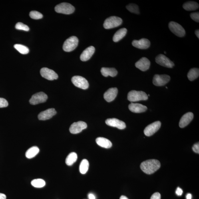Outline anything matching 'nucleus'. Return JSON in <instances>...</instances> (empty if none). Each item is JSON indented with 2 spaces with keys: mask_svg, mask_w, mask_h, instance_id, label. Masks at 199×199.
<instances>
[{
  "mask_svg": "<svg viewBox=\"0 0 199 199\" xmlns=\"http://www.w3.org/2000/svg\"><path fill=\"white\" fill-rule=\"evenodd\" d=\"M160 167L159 161L156 159L147 160L142 163L140 168L143 172L148 174H153Z\"/></svg>",
  "mask_w": 199,
  "mask_h": 199,
  "instance_id": "f257e3e1",
  "label": "nucleus"
},
{
  "mask_svg": "<svg viewBox=\"0 0 199 199\" xmlns=\"http://www.w3.org/2000/svg\"><path fill=\"white\" fill-rule=\"evenodd\" d=\"M127 98L129 101L136 102L140 100H147L148 99V96L144 92L132 90L129 92Z\"/></svg>",
  "mask_w": 199,
  "mask_h": 199,
  "instance_id": "f03ea898",
  "label": "nucleus"
},
{
  "mask_svg": "<svg viewBox=\"0 0 199 199\" xmlns=\"http://www.w3.org/2000/svg\"><path fill=\"white\" fill-rule=\"evenodd\" d=\"M122 22L121 18L115 16H112L105 20L103 26L105 29H109L119 26L121 25Z\"/></svg>",
  "mask_w": 199,
  "mask_h": 199,
  "instance_id": "7ed1b4c3",
  "label": "nucleus"
},
{
  "mask_svg": "<svg viewBox=\"0 0 199 199\" xmlns=\"http://www.w3.org/2000/svg\"><path fill=\"white\" fill-rule=\"evenodd\" d=\"M79 40L76 36H72L64 42L63 49L64 51L69 52L73 51L78 45Z\"/></svg>",
  "mask_w": 199,
  "mask_h": 199,
  "instance_id": "20e7f679",
  "label": "nucleus"
},
{
  "mask_svg": "<svg viewBox=\"0 0 199 199\" xmlns=\"http://www.w3.org/2000/svg\"><path fill=\"white\" fill-rule=\"evenodd\" d=\"M55 10L57 13L70 15L74 12L75 8L71 4L62 3L56 6Z\"/></svg>",
  "mask_w": 199,
  "mask_h": 199,
  "instance_id": "39448f33",
  "label": "nucleus"
},
{
  "mask_svg": "<svg viewBox=\"0 0 199 199\" xmlns=\"http://www.w3.org/2000/svg\"><path fill=\"white\" fill-rule=\"evenodd\" d=\"M168 27L172 33L179 37H183L185 35L186 31L182 26L176 22L171 21Z\"/></svg>",
  "mask_w": 199,
  "mask_h": 199,
  "instance_id": "423d86ee",
  "label": "nucleus"
},
{
  "mask_svg": "<svg viewBox=\"0 0 199 199\" xmlns=\"http://www.w3.org/2000/svg\"><path fill=\"white\" fill-rule=\"evenodd\" d=\"M72 82L74 85L83 89H86L89 86L88 80L85 78L79 76H73L72 78Z\"/></svg>",
  "mask_w": 199,
  "mask_h": 199,
  "instance_id": "0eeeda50",
  "label": "nucleus"
},
{
  "mask_svg": "<svg viewBox=\"0 0 199 199\" xmlns=\"http://www.w3.org/2000/svg\"><path fill=\"white\" fill-rule=\"evenodd\" d=\"M48 98L47 94L43 92H40L32 96L29 100L30 104L32 105H36L45 102Z\"/></svg>",
  "mask_w": 199,
  "mask_h": 199,
  "instance_id": "6e6552de",
  "label": "nucleus"
},
{
  "mask_svg": "<svg viewBox=\"0 0 199 199\" xmlns=\"http://www.w3.org/2000/svg\"><path fill=\"white\" fill-rule=\"evenodd\" d=\"M161 123L159 121H156L147 126L144 130V133L146 136H150L155 133L159 129Z\"/></svg>",
  "mask_w": 199,
  "mask_h": 199,
  "instance_id": "1a4fd4ad",
  "label": "nucleus"
},
{
  "mask_svg": "<svg viewBox=\"0 0 199 199\" xmlns=\"http://www.w3.org/2000/svg\"><path fill=\"white\" fill-rule=\"evenodd\" d=\"M156 62L159 65L168 68H172L174 64L172 61L163 54H159L155 58Z\"/></svg>",
  "mask_w": 199,
  "mask_h": 199,
  "instance_id": "9d476101",
  "label": "nucleus"
},
{
  "mask_svg": "<svg viewBox=\"0 0 199 199\" xmlns=\"http://www.w3.org/2000/svg\"><path fill=\"white\" fill-rule=\"evenodd\" d=\"M170 80V76L168 75H155L153 78V83L156 86H162L168 83Z\"/></svg>",
  "mask_w": 199,
  "mask_h": 199,
  "instance_id": "9b49d317",
  "label": "nucleus"
},
{
  "mask_svg": "<svg viewBox=\"0 0 199 199\" xmlns=\"http://www.w3.org/2000/svg\"><path fill=\"white\" fill-rule=\"evenodd\" d=\"M40 74L42 77L50 80L57 79L58 77L55 72L47 68H42L40 70Z\"/></svg>",
  "mask_w": 199,
  "mask_h": 199,
  "instance_id": "f8f14e48",
  "label": "nucleus"
},
{
  "mask_svg": "<svg viewBox=\"0 0 199 199\" xmlns=\"http://www.w3.org/2000/svg\"><path fill=\"white\" fill-rule=\"evenodd\" d=\"M87 127V125L86 122L80 121L74 122L69 128V131L72 134H77L85 129Z\"/></svg>",
  "mask_w": 199,
  "mask_h": 199,
  "instance_id": "ddd939ff",
  "label": "nucleus"
},
{
  "mask_svg": "<svg viewBox=\"0 0 199 199\" xmlns=\"http://www.w3.org/2000/svg\"><path fill=\"white\" fill-rule=\"evenodd\" d=\"M106 123L108 126L116 127L120 130L124 129L126 127V124L124 122L115 118L107 120Z\"/></svg>",
  "mask_w": 199,
  "mask_h": 199,
  "instance_id": "4468645a",
  "label": "nucleus"
},
{
  "mask_svg": "<svg viewBox=\"0 0 199 199\" xmlns=\"http://www.w3.org/2000/svg\"><path fill=\"white\" fill-rule=\"evenodd\" d=\"M134 47L140 49H146L150 47V43L146 39H142L139 40H134L132 42Z\"/></svg>",
  "mask_w": 199,
  "mask_h": 199,
  "instance_id": "2eb2a0df",
  "label": "nucleus"
},
{
  "mask_svg": "<svg viewBox=\"0 0 199 199\" xmlns=\"http://www.w3.org/2000/svg\"><path fill=\"white\" fill-rule=\"evenodd\" d=\"M150 62L146 57H142L136 62L135 66L142 71H145L149 69Z\"/></svg>",
  "mask_w": 199,
  "mask_h": 199,
  "instance_id": "dca6fc26",
  "label": "nucleus"
},
{
  "mask_svg": "<svg viewBox=\"0 0 199 199\" xmlns=\"http://www.w3.org/2000/svg\"><path fill=\"white\" fill-rule=\"evenodd\" d=\"M57 113L54 108H49L42 111L38 115V118L40 120H46L50 119Z\"/></svg>",
  "mask_w": 199,
  "mask_h": 199,
  "instance_id": "f3484780",
  "label": "nucleus"
},
{
  "mask_svg": "<svg viewBox=\"0 0 199 199\" xmlns=\"http://www.w3.org/2000/svg\"><path fill=\"white\" fill-rule=\"evenodd\" d=\"M118 92V89L116 88H109L104 94V99L108 102L113 101L117 96Z\"/></svg>",
  "mask_w": 199,
  "mask_h": 199,
  "instance_id": "a211bd4d",
  "label": "nucleus"
},
{
  "mask_svg": "<svg viewBox=\"0 0 199 199\" xmlns=\"http://www.w3.org/2000/svg\"><path fill=\"white\" fill-rule=\"evenodd\" d=\"M194 117V114L192 112H188L184 114L180 120L179 126L183 128L190 123Z\"/></svg>",
  "mask_w": 199,
  "mask_h": 199,
  "instance_id": "6ab92c4d",
  "label": "nucleus"
},
{
  "mask_svg": "<svg viewBox=\"0 0 199 199\" xmlns=\"http://www.w3.org/2000/svg\"><path fill=\"white\" fill-rule=\"evenodd\" d=\"M95 48L90 46L83 52L80 56V59L82 61H86L90 59L95 52Z\"/></svg>",
  "mask_w": 199,
  "mask_h": 199,
  "instance_id": "aec40b11",
  "label": "nucleus"
},
{
  "mask_svg": "<svg viewBox=\"0 0 199 199\" xmlns=\"http://www.w3.org/2000/svg\"><path fill=\"white\" fill-rule=\"evenodd\" d=\"M128 107L130 111L134 113H141L147 110V107L139 103H131L129 104Z\"/></svg>",
  "mask_w": 199,
  "mask_h": 199,
  "instance_id": "412c9836",
  "label": "nucleus"
},
{
  "mask_svg": "<svg viewBox=\"0 0 199 199\" xmlns=\"http://www.w3.org/2000/svg\"><path fill=\"white\" fill-rule=\"evenodd\" d=\"M96 142L98 145L106 149L111 147L112 144L110 140L103 137H98L96 139Z\"/></svg>",
  "mask_w": 199,
  "mask_h": 199,
  "instance_id": "4be33fe9",
  "label": "nucleus"
},
{
  "mask_svg": "<svg viewBox=\"0 0 199 199\" xmlns=\"http://www.w3.org/2000/svg\"><path fill=\"white\" fill-rule=\"evenodd\" d=\"M102 75L105 77L111 76L114 77L117 75L118 72L115 68H102L101 70Z\"/></svg>",
  "mask_w": 199,
  "mask_h": 199,
  "instance_id": "5701e85b",
  "label": "nucleus"
},
{
  "mask_svg": "<svg viewBox=\"0 0 199 199\" xmlns=\"http://www.w3.org/2000/svg\"><path fill=\"white\" fill-rule=\"evenodd\" d=\"M127 30L126 28H122L118 30L114 34L113 37V40L114 42H117L120 41L125 36L127 33Z\"/></svg>",
  "mask_w": 199,
  "mask_h": 199,
  "instance_id": "b1692460",
  "label": "nucleus"
},
{
  "mask_svg": "<svg viewBox=\"0 0 199 199\" xmlns=\"http://www.w3.org/2000/svg\"><path fill=\"white\" fill-rule=\"evenodd\" d=\"M199 4L196 2H186L183 5V8L187 11H193L199 8Z\"/></svg>",
  "mask_w": 199,
  "mask_h": 199,
  "instance_id": "393cba45",
  "label": "nucleus"
},
{
  "mask_svg": "<svg viewBox=\"0 0 199 199\" xmlns=\"http://www.w3.org/2000/svg\"><path fill=\"white\" fill-rule=\"evenodd\" d=\"M39 149L37 146L32 147L26 152V156L28 159L33 158L39 154Z\"/></svg>",
  "mask_w": 199,
  "mask_h": 199,
  "instance_id": "a878e982",
  "label": "nucleus"
},
{
  "mask_svg": "<svg viewBox=\"0 0 199 199\" xmlns=\"http://www.w3.org/2000/svg\"><path fill=\"white\" fill-rule=\"evenodd\" d=\"M78 159L77 154L75 152H72L69 154L66 157L65 163L68 166H72L76 161Z\"/></svg>",
  "mask_w": 199,
  "mask_h": 199,
  "instance_id": "bb28decb",
  "label": "nucleus"
},
{
  "mask_svg": "<svg viewBox=\"0 0 199 199\" xmlns=\"http://www.w3.org/2000/svg\"><path fill=\"white\" fill-rule=\"evenodd\" d=\"M199 70L198 68H194L191 69L189 71L187 77L190 81H193L199 77Z\"/></svg>",
  "mask_w": 199,
  "mask_h": 199,
  "instance_id": "cd10ccee",
  "label": "nucleus"
},
{
  "mask_svg": "<svg viewBox=\"0 0 199 199\" xmlns=\"http://www.w3.org/2000/svg\"><path fill=\"white\" fill-rule=\"evenodd\" d=\"M89 162L86 159L82 161L79 166V171L82 174H85L87 172L89 168Z\"/></svg>",
  "mask_w": 199,
  "mask_h": 199,
  "instance_id": "c85d7f7f",
  "label": "nucleus"
},
{
  "mask_svg": "<svg viewBox=\"0 0 199 199\" xmlns=\"http://www.w3.org/2000/svg\"><path fill=\"white\" fill-rule=\"evenodd\" d=\"M14 47L21 54H27L29 53V49L25 45L20 44H17L14 45Z\"/></svg>",
  "mask_w": 199,
  "mask_h": 199,
  "instance_id": "c756f323",
  "label": "nucleus"
},
{
  "mask_svg": "<svg viewBox=\"0 0 199 199\" xmlns=\"http://www.w3.org/2000/svg\"><path fill=\"white\" fill-rule=\"evenodd\" d=\"M31 184L35 187L42 188L45 186V182L41 179H36L32 181Z\"/></svg>",
  "mask_w": 199,
  "mask_h": 199,
  "instance_id": "7c9ffc66",
  "label": "nucleus"
},
{
  "mask_svg": "<svg viewBox=\"0 0 199 199\" xmlns=\"http://www.w3.org/2000/svg\"><path fill=\"white\" fill-rule=\"evenodd\" d=\"M126 8L130 12L136 14H139V9L137 5L135 4H130L126 6Z\"/></svg>",
  "mask_w": 199,
  "mask_h": 199,
  "instance_id": "2f4dec72",
  "label": "nucleus"
},
{
  "mask_svg": "<svg viewBox=\"0 0 199 199\" xmlns=\"http://www.w3.org/2000/svg\"><path fill=\"white\" fill-rule=\"evenodd\" d=\"M30 17L34 19H42L43 15L41 13L36 11H32L30 13Z\"/></svg>",
  "mask_w": 199,
  "mask_h": 199,
  "instance_id": "473e14b6",
  "label": "nucleus"
},
{
  "mask_svg": "<svg viewBox=\"0 0 199 199\" xmlns=\"http://www.w3.org/2000/svg\"><path fill=\"white\" fill-rule=\"evenodd\" d=\"M16 29L17 30H22L25 31H29V28L26 25H25L21 22H18L15 26Z\"/></svg>",
  "mask_w": 199,
  "mask_h": 199,
  "instance_id": "72a5a7b5",
  "label": "nucleus"
},
{
  "mask_svg": "<svg viewBox=\"0 0 199 199\" xmlns=\"http://www.w3.org/2000/svg\"><path fill=\"white\" fill-rule=\"evenodd\" d=\"M8 106V102L5 98H0V108L7 107Z\"/></svg>",
  "mask_w": 199,
  "mask_h": 199,
  "instance_id": "f704fd0d",
  "label": "nucleus"
},
{
  "mask_svg": "<svg viewBox=\"0 0 199 199\" xmlns=\"http://www.w3.org/2000/svg\"><path fill=\"white\" fill-rule=\"evenodd\" d=\"M190 17L193 21L198 23L199 21V13L198 12L191 13Z\"/></svg>",
  "mask_w": 199,
  "mask_h": 199,
  "instance_id": "c9c22d12",
  "label": "nucleus"
},
{
  "mask_svg": "<svg viewBox=\"0 0 199 199\" xmlns=\"http://www.w3.org/2000/svg\"><path fill=\"white\" fill-rule=\"evenodd\" d=\"M192 150L194 151V152L196 153H199V143L195 144L193 146Z\"/></svg>",
  "mask_w": 199,
  "mask_h": 199,
  "instance_id": "e433bc0d",
  "label": "nucleus"
},
{
  "mask_svg": "<svg viewBox=\"0 0 199 199\" xmlns=\"http://www.w3.org/2000/svg\"><path fill=\"white\" fill-rule=\"evenodd\" d=\"M150 199H161V195L159 192H155L153 194Z\"/></svg>",
  "mask_w": 199,
  "mask_h": 199,
  "instance_id": "4c0bfd02",
  "label": "nucleus"
},
{
  "mask_svg": "<svg viewBox=\"0 0 199 199\" xmlns=\"http://www.w3.org/2000/svg\"><path fill=\"white\" fill-rule=\"evenodd\" d=\"M176 193L178 196H181L183 193V191L181 188L180 187H178L177 189Z\"/></svg>",
  "mask_w": 199,
  "mask_h": 199,
  "instance_id": "58836bf2",
  "label": "nucleus"
},
{
  "mask_svg": "<svg viewBox=\"0 0 199 199\" xmlns=\"http://www.w3.org/2000/svg\"><path fill=\"white\" fill-rule=\"evenodd\" d=\"M88 198L89 199H95V197L94 195L92 194H90L88 195Z\"/></svg>",
  "mask_w": 199,
  "mask_h": 199,
  "instance_id": "ea45409f",
  "label": "nucleus"
},
{
  "mask_svg": "<svg viewBox=\"0 0 199 199\" xmlns=\"http://www.w3.org/2000/svg\"><path fill=\"white\" fill-rule=\"evenodd\" d=\"M6 198H7V197L5 194L0 193V199H6Z\"/></svg>",
  "mask_w": 199,
  "mask_h": 199,
  "instance_id": "a19ab883",
  "label": "nucleus"
},
{
  "mask_svg": "<svg viewBox=\"0 0 199 199\" xmlns=\"http://www.w3.org/2000/svg\"><path fill=\"white\" fill-rule=\"evenodd\" d=\"M187 199H192V195L191 194H188L186 196Z\"/></svg>",
  "mask_w": 199,
  "mask_h": 199,
  "instance_id": "79ce46f5",
  "label": "nucleus"
},
{
  "mask_svg": "<svg viewBox=\"0 0 199 199\" xmlns=\"http://www.w3.org/2000/svg\"><path fill=\"white\" fill-rule=\"evenodd\" d=\"M195 34H196V36H197V37L198 38V39H199V30H196V31H195Z\"/></svg>",
  "mask_w": 199,
  "mask_h": 199,
  "instance_id": "37998d69",
  "label": "nucleus"
},
{
  "mask_svg": "<svg viewBox=\"0 0 199 199\" xmlns=\"http://www.w3.org/2000/svg\"><path fill=\"white\" fill-rule=\"evenodd\" d=\"M120 199H128L127 197L125 196H122L120 197Z\"/></svg>",
  "mask_w": 199,
  "mask_h": 199,
  "instance_id": "c03bdc74",
  "label": "nucleus"
},
{
  "mask_svg": "<svg viewBox=\"0 0 199 199\" xmlns=\"http://www.w3.org/2000/svg\"><path fill=\"white\" fill-rule=\"evenodd\" d=\"M164 54H166V51H164Z\"/></svg>",
  "mask_w": 199,
  "mask_h": 199,
  "instance_id": "a18cd8bd",
  "label": "nucleus"
},
{
  "mask_svg": "<svg viewBox=\"0 0 199 199\" xmlns=\"http://www.w3.org/2000/svg\"><path fill=\"white\" fill-rule=\"evenodd\" d=\"M150 96L149 94H148V96Z\"/></svg>",
  "mask_w": 199,
  "mask_h": 199,
  "instance_id": "49530a36",
  "label": "nucleus"
},
{
  "mask_svg": "<svg viewBox=\"0 0 199 199\" xmlns=\"http://www.w3.org/2000/svg\"><path fill=\"white\" fill-rule=\"evenodd\" d=\"M166 88H167V87H166Z\"/></svg>",
  "mask_w": 199,
  "mask_h": 199,
  "instance_id": "de8ad7c7",
  "label": "nucleus"
}]
</instances>
